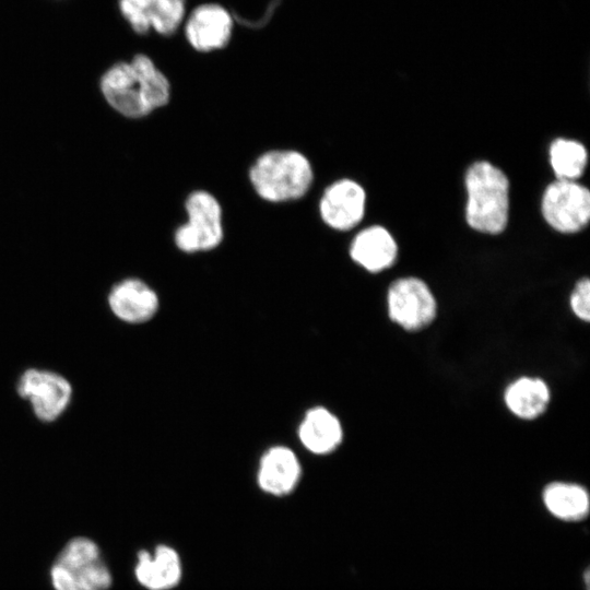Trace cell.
Masks as SVG:
<instances>
[{"instance_id": "6da1fadb", "label": "cell", "mask_w": 590, "mask_h": 590, "mask_svg": "<svg viewBox=\"0 0 590 590\" xmlns=\"http://www.w3.org/2000/svg\"><path fill=\"white\" fill-rule=\"evenodd\" d=\"M249 181L262 200L283 203L303 198L314 181L308 157L293 149H274L259 155L249 168Z\"/></svg>"}, {"instance_id": "7a4b0ae2", "label": "cell", "mask_w": 590, "mask_h": 590, "mask_svg": "<svg viewBox=\"0 0 590 590\" xmlns=\"http://www.w3.org/2000/svg\"><path fill=\"white\" fill-rule=\"evenodd\" d=\"M465 187L469 226L492 235L504 232L509 213V181L505 173L489 162H475L467 170Z\"/></svg>"}, {"instance_id": "3957f363", "label": "cell", "mask_w": 590, "mask_h": 590, "mask_svg": "<svg viewBox=\"0 0 590 590\" xmlns=\"http://www.w3.org/2000/svg\"><path fill=\"white\" fill-rule=\"evenodd\" d=\"M187 221L174 234L176 247L186 253L209 251L223 240V210L220 201L206 190H194L185 201Z\"/></svg>"}, {"instance_id": "277c9868", "label": "cell", "mask_w": 590, "mask_h": 590, "mask_svg": "<svg viewBox=\"0 0 590 590\" xmlns=\"http://www.w3.org/2000/svg\"><path fill=\"white\" fill-rule=\"evenodd\" d=\"M387 310L391 321L409 332L427 328L436 318V298L427 284L415 276L401 278L389 286Z\"/></svg>"}, {"instance_id": "5b68a950", "label": "cell", "mask_w": 590, "mask_h": 590, "mask_svg": "<svg viewBox=\"0 0 590 590\" xmlns=\"http://www.w3.org/2000/svg\"><path fill=\"white\" fill-rule=\"evenodd\" d=\"M16 391L30 402L34 415L45 423L58 420L68 409L73 394L66 377L39 368L26 369L17 380Z\"/></svg>"}, {"instance_id": "8992f818", "label": "cell", "mask_w": 590, "mask_h": 590, "mask_svg": "<svg viewBox=\"0 0 590 590\" xmlns=\"http://www.w3.org/2000/svg\"><path fill=\"white\" fill-rule=\"evenodd\" d=\"M234 30L232 12L222 3L206 1L189 9L180 31L190 48L210 54L227 47Z\"/></svg>"}, {"instance_id": "52a82bcc", "label": "cell", "mask_w": 590, "mask_h": 590, "mask_svg": "<svg viewBox=\"0 0 590 590\" xmlns=\"http://www.w3.org/2000/svg\"><path fill=\"white\" fill-rule=\"evenodd\" d=\"M543 217L560 233H576L582 229L590 219V192L571 180L550 184L542 197Z\"/></svg>"}, {"instance_id": "ba28073f", "label": "cell", "mask_w": 590, "mask_h": 590, "mask_svg": "<svg viewBox=\"0 0 590 590\" xmlns=\"http://www.w3.org/2000/svg\"><path fill=\"white\" fill-rule=\"evenodd\" d=\"M366 193L355 180L342 178L330 184L319 200L321 221L334 231H350L364 217Z\"/></svg>"}, {"instance_id": "9c48e42d", "label": "cell", "mask_w": 590, "mask_h": 590, "mask_svg": "<svg viewBox=\"0 0 590 590\" xmlns=\"http://www.w3.org/2000/svg\"><path fill=\"white\" fill-rule=\"evenodd\" d=\"M101 90L107 103L127 118H143L153 111L130 61L110 66L102 75Z\"/></svg>"}, {"instance_id": "30bf717a", "label": "cell", "mask_w": 590, "mask_h": 590, "mask_svg": "<svg viewBox=\"0 0 590 590\" xmlns=\"http://www.w3.org/2000/svg\"><path fill=\"white\" fill-rule=\"evenodd\" d=\"M111 312L128 323H143L152 319L158 310L156 292L144 281L128 278L116 283L108 294Z\"/></svg>"}, {"instance_id": "8fae6325", "label": "cell", "mask_w": 590, "mask_h": 590, "mask_svg": "<svg viewBox=\"0 0 590 590\" xmlns=\"http://www.w3.org/2000/svg\"><path fill=\"white\" fill-rule=\"evenodd\" d=\"M302 476V465L295 452L285 446L269 448L260 459L257 481L271 495L292 493Z\"/></svg>"}, {"instance_id": "7c38bea8", "label": "cell", "mask_w": 590, "mask_h": 590, "mask_svg": "<svg viewBox=\"0 0 590 590\" xmlns=\"http://www.w3.org/2000/svg\"><path fill=\"white\" fill-rule=\"evenodd\" d=\"M349 252L355 263L370 273H378L394 263L398 246L385 227L373 225L355 235Z\"/></svg>"}, {"instance_id": "4fadbf2b", "label": "cell", "mask_w": 590, "mask_h": 590, "mask_svg": "<svg viewBox=\"0 0 590 590\" xmlns=\"http://www.w3.org/2000/svg\"><path fill=\"white\" fill-rule=\"evenodd\" d=\"M134 574L138 582L149 590H170L181 579L179 554L168 545H158L153 554L142 550L138 553Z\"/></svg>"}, {"instance_id": "5bb4252c", "label": "cell", "mask_w": 590, "mask_h": 590, "mask_svg": "<svg viewBox=\"0 0 590 590\" xmlns=\"http://www.w3.org/2000/svg\"><path fill=\"white\" fill-rule=\"evenodd\" d=\"M302 445L315 455H329L343 439L340 420L323 406L309 409L298 427Z\"/></svg>"}, {"instance_id": "9a60e30c", "label": "cell", "mask_w": 590, "mask_h": 590, "mask_svg": "<svg viewBox=\"0 0 590 590\" xmlns=\"http://www.w3.org/2000/svg\"><path fill=\"white\" fill-rule=\"evenodd\" d=\"M550 401V388L539 377H519L510 382L504 392V402L510 413L526 421L535 420L544 414Z\"/></svg>"}, {"instance_id": "2e32d148", "label": "cell", "mask_w": 590, "mask_h": 590, "mask_svg": "<svg viewBox=\"0 0 590 590\" xmlns=\"http://www.w3.org/2000/svg\"><path fill=\"white\" fill-rule=\"evenodd\" d=\"M542 499L548 512L564 521H580L589 514V494L579 484L552 482L544 487Z\"/></svg>"}, {"instance_id": "e0dca14e", "label": "cell", "mask_w": 590, "mask_h": 590, "mask_svg": "<svg viewBox=\"0 0 590 590\" xmlns=\"http://www.w3.org/2000/svg\"><path fill=\"white\" fill-rule=\"evenodd\" d=\"M130 63L143 86L151 109L155 110L167 105L172 94L170 82L153 59L145 54H137Z\"/></svg>"}, {"instance_id": "ac0fdd59", "label": "cell", "mask_w": 590, "mask_h": 590, "mask_svg": "<svg viewBox=\"0 0 590 590\" xmlns=\"http://www.w3.org/2000/svg\"><path fill=\"white\" fill-rule=\"evenodd\" d=\"M587 150L578 141L558 138L550 146L551 166L559 180L575 181L587 165Z\"/></svg>"}, {"instance_id": "d6986e66", "label": "cell", "mask_w": 590, "mask_h": 590, "mask_svg": "<svg viewBox=\"0 0 590 590\" xmlns=\"http://www.w3.org/2000/svg\"><path fill=\"white\" fill-rule=\"evenodd\" d=\"M188 11V0H150L151 31L164 37L175 35Z\"/></svg>"}, {"instance_id": "ffe728a7", "label": "cell", "mask_w": 590, "mask_h": 590, "mask_svg": "<svg viewBox=\"0 0 590 590\" xmlns=\"http://www.w3.org/2000/svg\"><path fill=\"white\" fill-rule=\"evenodd\" d=\"M102 558L98 545L85 536L71 539L56 558V564L75 570L92 562Z\"/></svg>"}, {"instance_id": "44dd1931", "label": "cell", "mask_w": 590, "mask_h": 590, "mask_svg": "<svg viewBox=\"0 0 590 590\" xmlns=\"http://www.w3.org/2000/svg\"><path fill=\"white\" fill-rule=\"evenodd\" d=\"M69 571L75 577L82 590H108L113 582L111 573L103 558Z\"/></svg>"}, {"instance_id": "7402d4cb", "label": "cell", "mask_w": 590, "mask_h": 590, "mask_svg": "<svg viewBox=\"0 0 590 590\" xmlns=\"http://www.w3.org/2000/svg\"><path fill=\"white\" fill-rule=\"evenodd\" d=\"M118 9L135 34L151 32L150 0H118Z\"/></svg>"}, {"instance_id": "603a6c76", "label": "cell", "mask_w": 590, "mask_h": 590, "mask_svg": "<svg viewBox=\"0 0 590 590\" xmlns=\"http://www.w3.org/2000/svg\"><path fill=\"white\" fill-rule=\"evenodd\" d=\"M570 309L581 321L588 322L590 319V282L583 278L575 285L570 298Z\"/></svg>"}, {"instance_id": "cb8c5ba5", "label": "cell", "mask_w": 590, "mask_h": 590, "mask_svg": "<svg viewBox=\"0 0 590 590\" xmlns=\"http://www.w3.org/2000/svg\"><path fill=\"white\" fill-rule=\"evenodd\" d=\"M50 579L55 590H82L75 577L56 563L50 569Z\"/></svg>"}]
</instances>
